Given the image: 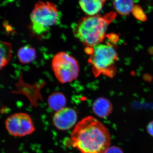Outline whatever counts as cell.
<instances>
[{"label":"cell","instance_id":"obj_1","mask_svg":"<svg viewBox=\"0 0 153 153\" xmlns=\"http://www.w3.org/2000/svg\"><path fill=\"white\" fill-rule=\"evenodd\" d=\"M68 143L80 153H104L110 146V134L101 122L88 116L76 124Z\"/></svg>","mask_w":153,"mask_h":153},{"label":"cell","instance_id":"obj_2","mask_svg":"<svg viewBox=\"0 0 153 153\" xmlns=\"http://www.w3.org/2000/svg\"><path fill=\"white\" fill-rule=\"evenodd\" d=\"M116 17L115 13L110 12L83 17L72 25V33L85 47H93L104 40L108 26Z\"/></svg>","mask_w":153,"mask_h":153},{"label":"cell","instance_id":"obj_3","mask_svg":"<svg viewBox=\"0 0 153 153\" xmlns=\"http://www.w3.org/2000/svg\"><path fill=\"white\" fill-rule=\"evenodd\" d=\"M85 52L89 55L88 62L95 77L100 75L110 78L114 76L116 72V63L118 57L112 46L109 43H100L93 47H85Z\"/></svg>","mask_w":153,"mask_h":153},{"label":"cell","instance_id":"obj_4","mask_svg":"<svg viewBox=\"0 0 153 153\" xmlns=\"http://www.w3.org/2000/svg\"><path fill=\"white\" fill-rule=\"evenodd\" d=\"M61 17V12L54 3L39 1L30 15L31 30L36 36H45L51 28L60 23Z\"/></svg>","mask_w":153,"mask_h":153},{"label":"cell","instance_id":"obj_5","mask_svg":"<svg viewBox=\"0 0 153 153\" xmlns=\"http://www.w3.org/2000/svg\"><path fill=\"white\" fill-rule=\"evenodd\" d=\"M52 67L55 77L60 83L71 82L79 75L78 61L66 52H58L55 54L52 60Z\"/></svg>","mask_w":153,"mask_h":153},{"label":"cell","instance_id":"obj_6","mask_svg":"<svg viewBox=\"0 0 153 153\" xmlns=\"http://www.w3.org/2000/svg\"><path fill=\"white\" fill-rule=\"evenodd\" d=\"M6 129L11 135L23 137L33 134L35 126L30 115L25 113H17L11 115L5 121Z\"/></svg>","mask_w":153,"mask_h":153},{"label":"cell","instance_id":"obj_7","mask_svg":"<svg viewBox=\"0 0 153 153\" xmlns=\"http://www.w3.org/2000/svg\"><path fill=\"white\" fill-rule=\"evenodd\" d=\"M77 120L76 111L71 108L65 107L55 113L52 118V122L58 129L66 131L76 125Z\"/></svg>","mask_w":153,"mask_h":153},{"label":"cell","instance_id":"obj_8","mask_svg":"<svg viewBox=\"0 0 153 153\" xmlns=\"http://www.w3.org/2000/svg\"><path fill=\"white\" fill-rule=\"evenodd\" d=\"M112 110L113 106L111 102L104 97L97 99L92 105L94 113L101 118L109 116L112 113Z\"/></svg>","mask_w":153,"mask_h":153},{"label":"cell","instance_id":"obj_9","mask_svg":"<svg viewBox=\"0 0 153 153\" xmlns=\"http://www.w3.org/2000/svg\"><path fill=\"white\" fill-rule=\"evenodd\" d=\"M107 0H79V5L88 16L98 15Z\"/></svg>","mask_w":153,"mask_h":153},{"label":"cell","instance_id":"obj_10","mask_svg":"<svg viewBox=\"0 0 153 153\" xmlns=\"http://www.w3.org/2000/svg\"><path fill=\"white\" fill-rule=\"evenodd\" d=\"M66 102V97L61 92H55L48 97V105L50 109L55 112L65 108Z\"/></svg>","mask_w":153,"mask_h":153},{"label":"cell","instance_id":"obj_11","mask_svg":"<svg viewBox=\"0 0 153 153\" xmlns=\"http://www.w3.org/2000/svg\"><path fill=\"white\" fill-rule=\"evenodd\" d=\"M12 45L9 42L0 40V71L11 61Z\"/></svg>","mask_w":153,"mask_h":153},{"label":"cell","instance_id":"obj_12","mask_svg":"<svg viewBox=\"0 0 153 153\" xmlns=\"http://www.w3.org/2000/svg\"><path fill=\"white\" fill-rule=\"evenodd\" d=\"M19 61L22 64H28L33 62L36 59V49L31 46H27L21 47L17 54Z\"/></svg>","mask_w":153,"mask_h":153},{"label":"cell","instance_id":"obj_13","mask_svg":"<svg viewBox=\"0 0 153 153\" xmlns=\"http://www.w3.org/2000/svg\"><path fill=\"white\" fill-rule=\"evenodd\" d=\"M134 3V0H114L113 5L118 13L127 16L132 11Z\"/></svg>","mask_w":153,"mask_h":153},{"label":"cell","instance_id":"obj_14","mask_svg":"<svg viewBox=\"0 0 153 153\" xmlns=\"http://www.w3.org/2000/svg\"><path fill=\"white\" fill-rule=\"evenodd\" d=\"M132 12L134 16L138 20L143 22L146 20V16L143 11V9L139 6H134Z\"/></svg>","mask_w":153,"mask_h":153},{"label":"cell","instance_id":"obj_15","mask_svg":"<svg viewBox=\"0 0 153 153\" xmlns=\"http://www.w3.org/2000/svg\"><path fill=\"white\" fill-rule=\"evenodd\" d=\"M104 153H124L121 149L116 146H112L108 148Z\"/></svg>","mask_w":153,"mask_h":153},{"label":"cell","instance_id":"obj_16","mask_svg":"<svg viewBox=\"0 0 153 153\" xmlns=\"http://www.w3.org/2000/svg\"><path fill=\"white\" fill-rule=\"evenodd\" d=\"M147 131L151 136L153 137V120L148 124L147 126Z\"/></svg>","mask_w":153,"mask_h":153}]
</instances>
